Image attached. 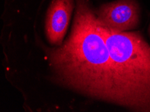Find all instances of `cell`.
I'll return each instance as SVG.
<instances>
[{"label": "cell", "instance_id": "obj_2", "mask_svg": "<svg viewBox=\"0 0 150 112\" xmlns=\"http://www.w3.org/2000/svg\"><path fill=\"white\" fill-rule=\"evenodd\" d=\"M129 110L150 112V45L139 32H119L96 19Z\"/></svg>", "mask_w": 150, "mask_h": 112}, {"label": "cell", "instance_id": "obj_1", "mask_svg": "<svg viewBox=\"0 0 150 112\" xmlns=\"http://www.w3.org/2000/svg\"><path fill=\"white\" fill-rule=\"evenodd\" d=\"M96 12L88 0H76L69 36L59 46L47 48L53 79L59 85L86 97L129 108Z\"/></svg>", "mask_w": 150, "mask_h": 112}, {"label": "cell", "instance_id": "obj_3", "mask_svg": "<svg viewBox=\"0 0 150 112\" xmlns=\"http://www.w3.org/2000/svg\"><path fill=\"white\" fill-rule=\"evenodd\" d=\"M96 14L100 22L109 28L125 32L138 26L139 7L136 0H119L101 6Z\"/></svg>", "mask_w": 150, "mask_h": 112}, {"label": "cell", "instance_id": "obj_4", "mask_svg": "<svg viewBox=\"0 0 150 112\" xmlns=\"http://www.w3.org/2000/svg\"><path fill=\"white\" fill-rule=\"evenodd\" d=\"M74 0H53L45 20V32L49 42L61 45L67 32L74 10Z\"/></svg>", "mask_w": 150, "mask_h": 112}]
</instances>
